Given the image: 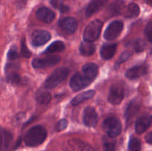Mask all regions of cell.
Listing matches in <instances>:
<instances>
[{
  "mask_svg": "<svg viewBox=\"0 0 152 151\" xmlns=\"http://www.w3.org/2000/svg\"><path fill=\"white\" fill-rule=\"evenodd\" d=\"M63 151H94L88 144L79 140H69L64 146Z\"/></svg>",
  "mask_w": 152,
  "mask_h": 151,
  "instance_id": "obj_9",
  "label": "cell"
},
{
  "mask_svg": "<svg viewBox=\"0 0 152 151\" xmlns=\"http://www.w3.org/2000/svg\"><path fill=\"white\" fill-rule=\"evenodd\" d=\"M98 115L94 108L88 107L83 113V121L88 127H94L97 123Z\"/></svg>",
  "mask_w": 152,
  "mask_h": 151,
  "instance_id": "obj_11",
  "label": "cell"
},
{
  "mask_svg": "<svg viewBox=\"0 0 152 151\" xmlns=\"http://www.w3.org/2000/svg\"><path fill=\"white\" fill-rule=\"evenodd\" d=\"M60 61V57L58 56H50L42 59H35L33 60L32 65L35 68H45L53 66Z\"/></svg>",
  "mask_w": 152,
  "mask_h": 151,
  "instance_id": "obj_8",
  "label": "cell"
},
{
  "mask_svg": "<svg viewBox=\"0 0 152 151\" xmlns=\"http://www.w3.org/2000/svg\"><path fill=\"white\" fill-rule=\"evenodd\" d=\"M129 147L131 151H140L141 143L139 139L132 137L129 142Z\"/></svg>",
  "mask_w": 152,
  "mask_h": 151,
  "instance_id": "obj_27",
  "label": "cell"
},
{
  "mask_svg": "<svg viewBox=\"0 0 152 151\" xmlns=\"http://www.w3.org/2000/svg\"><path fill=\"white\" fill-rule=\"evenodd\" d=\"M47 137V131L41 125L31 127L24 139L25 144L28 147H37L42 144Z\"/></svg>",
  "mask_w": 152,
  "mask_h": 151,
  "instance_id": "obj_1",
  "label": "cell"
},
{
  "mask_svg": "<svg viewBox=\"0 0 152 151\" xmlns=\"http://www.w3.org/2000/svg\"><path fill=\"white\" fill-rule=\"evenodd\" d=\"M13 142V135L8 130L0 128V151H7Z\"/></svg>",
  "mask_w": 152,
  "mask_h": 151,
  "instance_id": "obj_12",
  "label": "cell"
},
{
  "mask_svg": "<svg viewBox=\"0 0 152 151\" xmlns=\"http://www.w3.org/2000/svg\"><path fill=\"white\" fill-rule=\"evenodd\" d=\"M36 16L40 21L45 22V23H50L55 19L54 12L45 7L39 8L37 10Z\"/></svg>",
  "mask_w": 152,
  "mask_h": 151,
  "instance_id": "obj_13",
  "label": "cell"
},
{
  "mask_svg": "<svg viewBox=\"0 0 152 151\" xmlns=\"http://www.w3.org/2000/svg\"><path fill=\"white\" fill-rule=\"evenodd\" d=\"M145 42L142 39L138 38V39L135 40L134 43V47L135 50L137 52H141L144 50L145 48Z\"/></svg>",
  "mask_w": 152,
  "mask_h": 151,
  "instance_id": "obj_30",
  "label": "cell"
},
{
  "mask_svg": "<svg viewBox=\"0 0 152 151\" xmlns=\"http://www.w3.org/2000/svg\"><path fill=\"white\" fill-rule=\"evenodd\" d=\"M18 57H19V55H18L16 47H12L9 50L8 53H7V58L9 60H15V59H18Z\"/></svg>",
  "mask_w": 152,
  "mask_h": 151,
  "instance_id": "obj_34",
  "label": "cell"
},
{
  "mask_svg": "<svg viewBox=\"0 0 152 151\" xmlns=\"http://www.w3.org/2000/svg\"><path fill=\"white\" fill-rule=\"evenodd\" d=\"M140 107V102L138 99H134L130 102L128 107L126 108V113H125V117L126 120H129L131 118L134 116L137 113Z\"/></svg>",
  "mask_w": 152,
  "mask_h": 151,
  "instance_id": "obj_20",
  "label": "cell"
},
{
  "mask_svg": "<svg viewBox=\"0 0 152 151\" xmlns=\"http://www.w3.org/2000/svg\"><path fill=\"white\" fill-rule=\"evenodd\" d=\"M124 88L119 84L111 86L108 94V100L112 105H119L123 101L125 96Z\"/></svg>",
  "mask_w": 152,
  "mask_h": 151,
  "instance_id": "obj_6",
  "label": "cell"
},
{
  "mask_svg": "<svg viewBox=\"0 0 152 151\" xmlns=\"http://www.w3.org/2000/svg\"><path fill=\"white\" fill-rule=\"evenodd\" d=\"M50 38V33L46 30H37L31 37V42L34 46H41L47 43Z\"/></svg>",
  "mask_w": 152,
  "mask_h": 151,
  "instance_id": "obj_10",
  "label": "cell"
},
{
  "mask_svg": "<svg viewBox=\"0 0 152 151\" xmlns=\"http://www.w3.org/2000/svg\"><path fill=\"white\" fill-rule=\"evenodd\" d=\"M68 125V121L66 119H61L60 121H58L56 124L55 125V129L56 131H62L65 130Z\"/></svg>",
  "mask_w": 152,
  "mask_h": 151,
  "instance_id": "obj_33",
  "label": "cell"
},
{
  "mask_svg": "<svg viewBox=\"0 0 152 151\" xmlns=\"http://www.w3.org/2000/svg\"><path fill=\"white\" fill-rule=\"evenodd\" d=\"M145 141H146V142H148V144H152V132H150V133H148V134L145 136Z\"/></svg>",
  "mask_w": 152,
  "mask_h": 151,
  "instance_id": "obj_37",
  "label": "cell"
},
{
  "mask_svg": "<svg viewBox=\"0 0 152 151\" xmlns=\"http://www.w3.org/2000/svg\"><path fill=\"white\" fill-rule=\"evenodd\" d=\"M102 25H103L102 22L99 19H95V20L91 22L86 26L84 33H83L84 41H88V42H94V41H96L99 38Z\"/></svg>",
  "mask_w": 152,
  "mask_h": 151,
  "instance_id": "obj_3",
  "label": "cell"
},
{
  "mask_svg": "<svg viewBox=\"0 0 152 151\" xmlns=\"http://www.w3.org/2000/svg\"><path fill=\"white\" fill-rule=\"evenodd\" d=\"M65 49V44L61 41H56L52 43L47 49H46L45 53H53L56 52H60Z\"/></svg>",
  "mask_w": 152,
  "mask_h": 151,
  "instance_id": "obj_25",
  "label": "cell"
},
{
  "mask_svg": "<svg viewBox=\"0 0 152 151\" xmlns=\"http://www.w3.org/2000/svg\"><path fill=\"white\" fill-rule=\"evenodd\" d=\"M145 34L149 41H152V21L147 25L145 29Z\"/></svg>",
  "mask_w": 152,
  "mask_h": 151,
  "instance_id": "obj_35",
  "label": "cell"
},
{
  "mask_svg": "<svg viewBox=\"0 0 152 151\" xmlns=\"http://www.w3.org/2000/svg\"><path fill=\"white\" fill-rule=\"evenodd\" d=\"M69 74V70L67 68L61 67L56 68L51 75L45 80L44 87L46 89H53L62 82Z\"/></svg>",
  "mask_w": 152,
  "mask_h": 151,
  "instance_id": "obj_2",
  "label": "cell"
},
{
  "mask_svg": "<svg viewBox=\"0 0 152 151\" xmlns=\"http://www.w3.org/2000/svg\"><path fill=\"white\" fill-rule=\"evenodd\" d=\"M21 53H22V55L25 58H29L31 57V53L30 52V50H28V48L27 47L26 43H25V38L22 39V43H21Z\"/></svg>",
  "mask_w": 152,
  "mask_h": 151,
  "instance_id": "obj_29",
  "label": "cell"
},
{
  "mask_svg": "<svg viewBox=\"0 0 152 151\" xmlns=\"http://www.w3.org/2000/svg\"><path fill=\"white\" fill-rule=\"evenodd\" d=\"M147 73V68L145 66H135L127 70L126 76L129 79H136L142 76Z\"/></svg>",
  "mask_w": 152,
  "mask_h": 151,
  "instance_id": "obj_18",
  "label": "cell"
},
{
  "mask_svg": "<svg viewBox=\"0 0 152 151\" xmlns=\"http://www.w3.org/2000/svg\"><path fill=\"white\" fill-rule=\"evenodd\" d=\"M108 0H92L88 5L86 10V16H91L100 10L107 3Z\"/></svg>",
  "mask_w": 152,
  "mask_h": 151,
  "instance_id": "obj_17",
  "label": "cell"
},
{
  "mask_svg": "<svg viewBox=\"0 0 152 151\" xmlns=\"http://www.w3.org/2000/svg\"><path fill=\"white\" fill-rule=\"evenodd\" d=\"M7 81L13 84H17L20 81V76L16 73H11L7 76Z\"/></svg>",
  "mask_w": 152,
  "mask_h": 151,
  "instance_id": "obj_31",
  "label": "cell"
},
{
  "mask_svg": "<svg viewBox=\"0 0 152 151\" xmlns=\"http://www.w3.org/2000/svg\"><path fill=\"white\" fill-rule=\"evenodd\" d=\"M59 27L68 33H73L77 29V21L73 17H66L59 22Z\"/></svg>",
  "mask_w": 152,
  "mask_h": 151,
  "instance_id": "obj_14",
  "label": "cell"
},
{
  "mask_svg": "<svg viewBox=\"0 0 152 151\" xmlns=\"http://www.w3.org/2000/svg\"><path fill=\"white\" fill-rule=\"evenodd\" d=\"M131 55H132V53H131L129 51L123 52V53L121 54V56H120V58H119V60L117 61V65H116V67L117 68V67L120 66V65H121L123 62H126V61L127 60V59H129V57H130Z\"/></svg>",
  "mask_w": 152,
  "mask_h": 151,
  "instance_id": "obj_32",
  "label": "cell"
},
{
  "mask_svg": "<svg viewBox=\"0 0 152 151\" xmlns=\"http://www.w3.org/2000/svg\"><path fill=\"white\" fill-rule=\"evenodd\" d=\"M96 50V47L92 42H88V41H83L81 43L80 46V51L83 56H90L94 54Z\"/></svg>",
  "mask_w": 152,
  "mask_h": 151,
  "instance_id": "obj_22",
  "label": "cell"
},
{
  "mask_svg": "<svg viewBox=\"0 0 152 151\" xmlns=\"http://www.w3.org/2000/svg\"><path fill=\"white\" fill-rule=\"evenodd\" d=\"M95 95V91L94 90H88V91L83 92V93L77 95V96L74 98L71 101V105L73 106H77V105H80L82 102H84L85 101L90 99L93 97Z\"/></svg>",
  "mask_w": 152,
  "mask_h": 151,
  "instance_id": "obj_21",
  "label": "cell"
},
{
  "mask_svg": "<svg viewBox=\"0 0 152 151\" xmlns=\"http://www.w3.org/2000/svg\"><path fill=\"white\" fill-rule=\"evenodd\" d=\"M123 29V23L121 21H114L108 27L104 33V38L106 40L115 39L120 36Z\"/></svg>",
  "mask_w": 152,
  "mask_h": 151,
  "instance_id": "obj_5",
  "label": "cell"
},
{
  "mask_svg": "<svg viewBox=\"0 0 152 151\" xmlns=\"http://www.w3.org/2000/svg\"><path fill=\"white\" fill-rule=\"evenodd\" d=\"M37 100L42 105H48L51 100V95L48 92L42 91L37 95Z\"/></svg>",
  "mask_w": 152,
  "mask_h": 151,
  "instance_id": "obj_26",
  "label": "cell"
},
{
  "mask_svg": "<svg viewBox=\"0 0 152 151\" xmlns=\"http://www.w3.org/2000/svg\"><path fill=\"white\" fill-rule=\"evenodd\" d=\"M140 13V10L139 6L135 3H132L128 6L125 16L127 18H135L139 16Z\"/></svg>",
  "mask_w": 152,
  "mask_h": 151,
  "instance_id": "obj_23",
  "label": "cell"
},
{
  "mask_svg": "<svg viewBox=\"0 0 152 151\" xmlns=\"http://www.w3.org/2000/svg\"><path fill=\"white\" fill-rule=\"evenodd\" d=\"M125 7V4L123 1L117 0L110 5L109 10L112 15L120 14Z\"/></svg>",
  "mask_w": 152,
  "mask_h": 151,
  "instance_id": "obj_24",
  "label": "cell"
},
{
  "mask_svg": "<svg viewBox=\"0 0 152 151\" xmlns=\"http://www.w3.org/2000/svg\"><path fill=\"white\" fill-rule=\"evenodd\" d=\"M151 118L146 115L140 116L137 119L135 124V130L137 134L143 133L151 125Z\"/></svg>",
  "mask_w": 152,
  "mask_h": 151,
  "instance_id": "obj_16",
  "label": "cell"
},
{
  "mask_svg": "<svg viewBox=\"0 0 152 151\" xmlns=\"http://www.w3.org/2000/svg\"><path fill=\"white\" fill-rule=\"evenodd\" d=\"M82 73L88 78L91 81H93L96 78L98 73V67L94 63H87L83 65L82 68Z\"/></svg>",
  "mask_w": 152,
  "mask_h": 151,
  "instance_id": "obj_15",
  "label": "cell"
},
{
  "mask_svg": "<svg viewBox=\"0 0 152 151\" xmlns=\"http://www.w3.org/2000/svg\"><path fill=\"white\" fill-rule=\"evenodd\" d=\"M104 151H115V147L113 144L108 143L105 144V150Z\"/></svg>",
  "mask_w": 152,
  "mask_h": 151,
  "instance_id": "obj_36",
  "label": "cell"
},
{
  "mask_svg": "<svg viewBox=\"0 0 152 151\" xmlns=\"http://www.w3.org/2000/svg\"><path fill=\"white\" fill-rule=\"evenodd\" d=\"M148 2L152 4V0H148Z\"/></svg>",
  "mask_w": 152,
  "mask_h": 151,
  "instance_id": "obj_38",
  "label": "cell"
},
{
  "mask_svg": "<svg viewBox=\"0 0 152 151\" xmlns=\"http://www.w3.org/2000/svg\"><path fill=\"white\" fill-rule=\"evenodd\" d=\"M102 128L110 137H117L122 131V124L115 117H108L104 120Z\"/></svg>",
  "mask_w": 152,
  "mask_h": 151,
  "instance_id": "obj_4",
  "label": "cell"
},
{
  "mask_svg": "<svg viewBox=\"0 0 152 151\" xmlns=\"http://www.w3.org/2000/svg\"><path fill=\"white\" fill-rule=\"evenodd\" d=\"M117 44H105L100 50L101 57L105 60L111 59L117 51Z\"/></svg>",
  "mask_w": 152,
  "mask_h": 151,
  "instance_id": "obj_19",
  "label": "cell"
},
{
  "mask_svg": "<svg viewBox=\"0 0 152 151\" xmlns=\"http://www.w3.org/2000/svg\"><path fill=\"white\" fill-rule=\"evenodd\" d=\"M91 83V81L86 78L81 73H77L71 78L70 81V86L74 91H78L87 87Z\"/></svg>",
  "mask_w": 152,
  "mask_h": 151,
  "instance_id": "obj_7",
  "label": "cell"
},
{
  "mask_svg": "<svg viewBox=\"0 0 152 151\" xmlns=\"http://www.w3.org/2000/svg\"><path fill=\"white\" fill-rule=\"evenodd\" d=\"M50 4H51L52 6H53L55 8L59 9L62 13L68 12V10H69L68 7H67L65 4H62V0H50Z\"/></svg>",
  "mask_w": 152,
  "mask_h": 151,
  "instance_id": "obj_28",
  "label": "cell"
},
{
  "mask_svg": "<svg viewBox=\"0 0 152 151\" xmlns=\"http://www.w3.org/2000/svg\"><path fill=\"white\" fill-rule=\"evenodd\" d=\"M151 122H152V116L151 117Z\"/></svg>",
  "mask_w": 152,
  "mask_h": 151,
  "instance_id": "obj_39",
  "label": "cell"
}]
</instances>
